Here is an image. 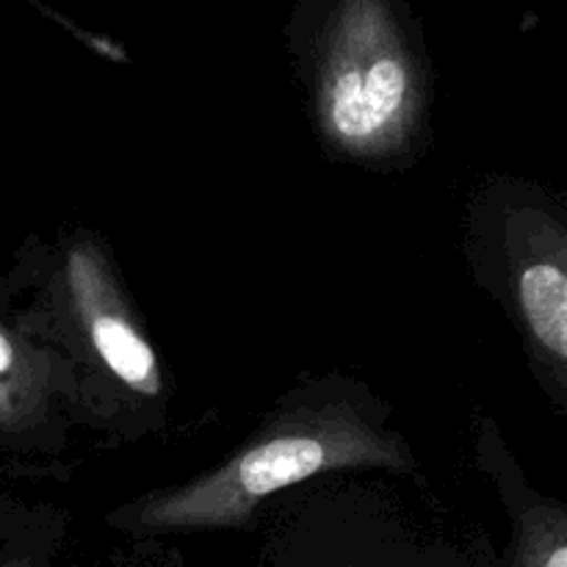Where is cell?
<instances>
[{
	"instance_id": "cell-9",
	"label": "cell",
	"mask_w": 567,
	"mask_h": 567,
	"mask_svg": "<svg viewBox=\"0 0 567 567\" xmlns=\"http://www.w3.org/2000/svg\"><path fill=\"white\" fill-rule=\"evenodd\" d=\"M22 515V509L17 507V504L6 502V498H0V537H9L14 535V526H17V518Z\"/></svg>"
},
{
	"instance_id": "cell-6",
	"label": "cell",
	"mask_w": 567,
	"mask_h": 567,
	"mask_svg": "<svg viewBox=\"0 0 567 567\" xmlns=\"http://www.w3.org/2000/svg\"><path fill=\"white\" fill-rule=\"evenodd\" d=\"M482 468L493 476L513 515L509 567H567V509L557 498L532 491L513 454L487 421L480 437Z\"/></svg>"
},
{
	"instance_id": "cell-3",
	"label": "cell",
	"mask_w": 567,
	"mask_h": 567,
	"mask_svg": "<svg viewBox=\"0 0 567 567\" xmlns=\"http://www.w3.org/2000/svg\"><path fill=\"white\" fill-rule=\"evenodd\" d=\"M286 39L327 153L374 169L419 153L435 72L408 0H297Z\"/></svg>"
},
{
	"instance_id": "cell-8",
	"label": "cell",
	"mask_w": 567,
	"mask_h": 567,
	"mask_svg": "<svg viewBox=\"0 0 567 567\" xmlns=\"http://www.w3.org/2000/svg\"><path fill=\"white\" fill-rule=\"evenodd\" d=\"M31 3L37 6V9L42 11V14H48L50 20H53V22H61V25H64L66 31L72 33V37H78V39H81L83 44H89V48H92L94 53L105 55V59H111V61H125V59H127V55H125V50H122V48H116V44H114V42H109V39L92 37V33H86V31H83V28H78L75 22H70V20H66V17H61L59 11H50L48 6L37 3V0H31Z\"/></svg>"
},
{
	"instance_id": "cell-4",
	"label": "cell",
	"mask_w": 567,
	"mask_h": 567,
	"mask_svg": "<svg viewBox=\"0 0 567 567\" xmlns=\"http://www.w3.org/2000/svg\"><path fill=\"white\" fill-rule=\"evenodd\" d=\"M465 249L476 280L518 330L543 391L567 410V221L557 197L493 183L471 205Z\"/></svg>"
},
{
	"instance_id": "cell-10",
	"label": "cell",
	"mask_w": 567,
	"mask_h": 567,
	"mask_svg": "<svg viewBox=\"0 0 567 567\" xmlns=\"http://www.w3.org/2000/svg\"><path fill=\"white\" fill-rule=\"evenodd\" d=\"M352 567H360V565H352Z\"/></svg>"
},
{
	"instance_id": "cell-5",
	"label": "cell",
	"mask_w": 567,
	"mask_h": 567,
	"mask_svg": "<svg viewBox=\"0 0 567 567\" xmlns=\"http://www.w3.org/2000/svg\"><path fill=\"white\" fill-rule=\"evenodd\" d=\"M72 432L59 371L22 336L0 271V452L17 465L55 468Z\"/></svg>"
},
{
	"instance_id": "cell-7",
	"label": "cell",
	"mask_w": 567,
	"mask_h": 567,
	"mask_svg": "<svg viewBox=\"0 0 567 567\" xmlns=\"http://www.w3.org/2000/svg\"><path fill=\"white\" fill-rule=\"evenodd\" d=\"M53 537L55 518L14 532L6 537V546L0 548V567H44Z\"/></svg>"
},
{
	"instance_id": "cell-2",
	"label": "cell",
	"mask_w": 567,
	"mask_h": 567,
	"mask_svg": "<svg viewBox=\"0 0 567 567\" xmlns=\"http://www.w3.org/2000/svg\"><path fill=\"white\" fill-rule=\"evenodd\" d=\"M415 468L419 460L385 404L358 380L327 374L282 393L214 468L120 504L105 524L133 537L244 529L271 496L316 476Z\"/></svg>"
},
{
	"instance_id": "cell-1",
	"label": "cell",
	"mask_w": 567,
	"mask_h": 567,
	"mask_svg": "<svg viewBox=\"0 0 567 567\" xmlns=\"http://www.w3.org/2000/svg\"><path fill=\"white\" fill-rule=\"evenodd\" d=\"M3 277L22 336L59 371L75 430L142 443L169 426V377L105 238L86 227L28 238Z\"/></svg>"
}]
</instances>
